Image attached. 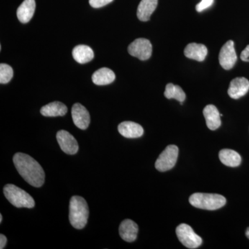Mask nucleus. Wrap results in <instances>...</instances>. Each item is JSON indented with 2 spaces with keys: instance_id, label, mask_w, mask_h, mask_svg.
I'll return each mask as SVG.
<instances>
[{
  "instance_id": "f8f14e48",
  "label": "nucleus",
  "mask_w": 249,
  "mask_h": 249,
  "mask_svg": "<svg viewBox=\"0 0 249 249\" xmlns=\"http://www.w3.org/2000/svg\"><path fill=\"white\" fill-rule=\"evenodd\" d=\"M119 133L125 138H139L143 134V128L142 126L132 121H124L119 124Z\"/></svg>"
},
{
  "instance_id": "1a4fd4ad",
  "label": "nucleus",
  "mask_w": 249,
  "mask_h": 249,
  "mask_svg": "<svg viewBox=\"0 0 249 249\" xmlns=\"http://www.w3.org/2000/svg\"><path fill=\"white\" fill-rule=\"evenodd\" d=\"M57 141L62 151L67 155H75L78 151V144L76 139L65 130L58 131Z\"/></svg>"
},
{
  "instance_id": "b1692460",
  "label": "nucleus",
  "mask_w": 249,
  "mask_h": 249,
  "mask_svg": "<svg viewBox=\"0 0 249 249\" xmlns=\"http://www.w3.org/2000/svg\"><path fill=\"white\" fill-rule=\"evenodd\" d=\"M214 0H201L200 2L196 6V10L198 12H201L208 9L213 4Z\"/></svg>"
},
{
  "instance_id": "f3484780",
  "label": "nucleus",
  "mask_w": 249,
  "mask_h": 249,
  "mask_svg": "<svg viewBox=\"0 0 249 249\" xmlns=\"http://www.w3.org/2000/svg\"><path fill=\"white\" fill-rule=\"evenodd\" d=\"M158 0H142L137 9V17L142 22L150 20V16L157 9Z\"/></svg>"
},
{
  "instance_id": "6ab92c4d",
  "label": "nucleus",
  "mask_w": 249,
  "mask_h": 249,
  "mask_svg": "<svg viewBox=\"0 0 249 249\" xmlns=\"http://www.w3.org/2000/svg\"><path fill=\"white\" fill-rule=\"evenodd\" d=\"M67 112V107L65 104L59 101L50 103L43 106L40 109L42 115L47 117L65 116Z\"/></svg>"
},
{
  "instance_id": "f257e3e1",
  "label": "nucleus",
  "mask_w": 249,
  "mask_h": 249,
  "mask_svg": "<svg viewBox=\"0 0 249 249\" xmlns=\"http://www.w3.org/2000/svg\"><path fill=\"white\" fill-rule=\"evenodd\" d=\"M13 160L18 173L31 186L39 188L44 184L45 171L34 158L27 154L18 152L14 155Z\"/></svg>"
},
{
  "instance_id": "9d476101",
  "label": "nucleus",
  "mask_w": 249,
  "mask_h": 249,
  "mask_svg": "<svg viewBox=\"0 0 249 249\" xmlns=\"http://www.w3.org/2000/svg\"><path fill=\"white\" fill-rule=\"evenodd\" d=\"M71 116L75 125L78 128L86 129L90 124L89 111L80 103L73 105L71 109Z\"/></svg>"
},
{
  "instance_id": "423d86ee",
  "label": "nucleus",
  "mask_w": 249,
  "mask_h": 249,
  "mask_svg": "<svg viewBox=\"0 0 249 249\" xmlns=\"http://www.w3.org/2000/svg\"><path fill=\"white\" fill-rule=\"evenodd\" d=\"M178 154V146L174 145H168L156 160V169L160 172H165L171 170L176 164Z\"/></svg>"
},
{
  "instance_id": "2eb2a0df",
  "label": "nucleus",
  "mask_w": 249,
  "mask_h": 249,
  "mask_svg": "<svg viewBox=\"0 0 249 249\" xmlns=\"http://www.w3.org/2000/svg\"><path fill=\"white\" fill-rule=\"evenodd\" d=\"M184 54L188 58L202 62L207 55L208 49L206 46L201 44L191 43L185 48Z\"/></svg>"
},
{
  "instance_id": "c85d7f7f",
  "label": "nucleus",
  "mask_w": 249,
  "mask_h": 249,
  "mask_svg": "<svg viewBox=\"0 0 249 249\" xmlns=\"http://www.w3.org/2000/svg\"><path fill=\"white\" fill-rule=\"evenodd\" d=\"M2 215H1V214H0V222H2Z\"/></svg>"
},
{
  "instance_id": "7ed1b4c3",
  "label": "nucleus",
  "mask_w": 249,
  "mask_h": 249,
  "mask_svg": "<svg viewBox=\"0 0 249 249\" xmlns=\"http://www.w3.org/2000/svg\"><path fill=\"white\" fill-rule=\"evenodd\" d=\"M189 202L197 209L214 211L223 207L227 199L220 195L197 193L190 196Z\"/></svg>"
},
{
  "instance_id": "aec40b11",
  "label": "nucleus",
  "mask_w": 249,
  "mask_h": 249,
  "mask_svg": "<svg viewBox=\"0 0 249 249\" xmlns=\"http://www.w3.org/2000/svg\"><path fill=\"white\" fill-rule=\"evenodd\" d=\"M73 58L77 62L80 64L88 63L93 60L94 57V53L91 48L89 46L87 45H78L72 52Z\"/></svg>"
},
{
  "instance_id": "bb28decb",
  "label": "nucleus",
  "mask_w": 249,
  "mask_h": 249,
  "mask_svg": "<svg viewBox=\"0 0 249 249\" xmlns=\"http://www.w3.org/2000/svg\"><path fill=\"white\" fill-rule=\"evenodd\" d=\"M6 242H7V239L5 237V235L1 234V235H0V249H4L5 246L6 245Z\"/></svg>"
},
{
  "instance_id": "ddd939ff",
  "label": "nucleus",
  "mask_w": 249,
  "mask_h": 249,
  "mask_svg": "<svg viewBox=\"0 0 249 249\" xmlns=\"http://www.w3.org/2000/svg\"><path fill=\"white\" fill-rule=\"evenodd\" d=\"M138 231V225L130 219H124L119 227V234L121 238L127 242H132L136 240Z\"/></svg>"
},
{
  "instance_id": "a878e982",
  "label": "nucleus",
  "mask_w": 249,
  "mask_h": 249,
  "mask_svg": "<svg viewBox=\"0 0 249 249\" xmlns=\"http://www.w3.org/2000/svg\"><path fill=\"white\" fill-rule=\"evenodd\" d=\"M240 58L245 62H249V45L247 46L241 53Z\"/></svg>"
},
{
  "instance_id": "dca6fc26",
  "label": "nucleus",
  "mask_w": 249,
  "mask_h": 249,
  "mask_svg": "<svg viewBox=\"0 0 249 249\" xmlns=\"http://www.w3.org/2000/svg\"><path fill=\"white\" fill-rule=\"evenodd\" d=\"M36 10L35 0H24L18 7L17 16L19 22L26 24L31 20Z\"/></svg>"
},
{
  "instance_id": "cd10ccee",
  "label": "nucleus",
  "mask_w": 249,
  "mask_h": 249,
  "mask_svg": "<svg viewBox=\"0 0 249 249\" xmlns=\"http://www.w3.org/2000/svg\"><path fill=\"white\" fill-rule=\"evenodd\" d=\"M246 235H247V237L249 239V228L247 229V231H246Z\"/></svg>"
},
{
  "instance_id": "6e6552de",
  "label": "nucleus",
  "mask_w": 249,
  "mask_h": 249,
  "mask_svg": "<svg viewBox=\"0 0 249 249\" xmlns=\"http://www.w3.org/2000/svg\"><path fill=\"white\" fill-rule=\"evenodd\" d=\"M237 54L232 40L224 44L219 54V61L221 66L226 70H231L237 61Z\"/></svg>"
},
{
  "instance_id": "20e7f679",
  "label": "nucleus",
  "mask_w": 249,
  "mask_h": 249,
  "mask_svg": "<svg viewBox=\"0 0 249 249\" xmlns=\"http://www.w3.org/2000/svg\"><path fill=\"white\" fill-rule=\"evenodd\" d=\"M4 194L8 201L16 207L32 209L35 206L34 198L14 184L6 185L4 187Z\"/></svg>"
},
{
  "instance_id": "4468645a",
  "label": "nucleus",
  "mask_w": 249,
  "mask_h": 249,
  "mask_svg": "<svg viewBox=\"0 0 249 249\" xmlns=\"http://www.w3.org/2000/svg\"><path fill=\"white\" fill-rule=\"evenodd\" d=\"M203 114L206 119V124L211 130H215L221 125V114L213 105L205 107Z\"/></svg>"
},
{
  "instance_id": "412c9836",
  "label": "nucleus",
  "mask_w": 249,
  "mask_h": 249,
  "mask_svg": "<svg viewBox=\"0 0 249 249\" xmlns=\"http://www.w3.org/2000/svg\"><path fill=\"white\" fill-rule=\"evenodd\" d=\"M219 157L223 164L232 168L239 166L242 161L241 156L237 152L230 149L221 150L219 153Z\"/></svg>"
},
{
  "instance_id": "393cba45",
  "label": "nucleus",
  "mask_w": 249,
  "mask_h": 249,
  "mask_svg": "<svg viewBox=\"0 0 249 249\" xmlns=\"http://www.w3.org/2000/svg\"><path fill=\"white\" fill-rule=\"evenodd\" d=\"M113 0H89V1L91 7L98 9V8H101L103 6H106V5L109 4Z\"/></svg>"
},
{
  "instance_id": "a211bd4d",
  "label": "nucleus",
  "mask_w": 249,
  "mask_h": 249,
  "mask_svg": "<svg viewBox=\"0 0 249 249\" xmlns=\"http://www.w3.org/2000/svg\"><path fill=\"white\" fill-rule=\"evenodd\" d=\"M115 73L107 67H103L93 73V83L97 85H107L113 83L115 80Z\"/></svg>"
},
{
  "instance_id": "4be33fe9",
  "label": "nucleus",
  "mask_w": 249,
  "mask_h": 249,
  "mask_svg": "<svg viewBox=\"0 0 249 249\" xmlns=\"http://www.w3.org/2000/svg\"><path fill=\"white\" fill-rule=\"evenodd\" d=\"M164 95L168 99L174 98L179 101L181 105L186 99V93L183 89L178 85H173L172 83H168L165 87Z\"/></svg>"
},
{
  "instance_id": "f03ea898",
  "label": "nucleus",
  "mask_w": 249,
  "mask_h": 249,
  "mask_svg": "<svg viewBox=\"0 0 249 249\" xmlns=\"http://www.w3.org/2000/svg\"><path fill=\"white\" fill-rule=\"evenodd\" d=\"M89 208L84 198L80 196H72L70 204V223L76 229H83L88 223Z\"/></svg>"
},
{
  "instance_id": "9b49d317",
  "label": "nucleus",
  "mask_w": 249,
  "mask_h": 249,
  "mask_svg": "<svg viewBox=\"0 0 249 249\" xmlns=\"http://www.w3.org/2000/svg\"><path fill=\"white\" fill-rule=\"evenodd\" d=\"M249 90V81L247 78H236L231 82L228 93L231 98L238 99L245 96Z\"/></svg>"
},
{
  "instance_id": "5701e85b",
  "label": "nucleus",
  "mask_w": 249,
  "mask_h": 249,
  "mask_svg": "<svg viewBox=\"0 0 249 249\" xmlns=\"http://www.w3.org/2000/svg\"><path fill=\"white\" fill-rule=\"evenodd\" d=\"M14 76V70L12 67L7 64L1 63L0 65V83L6 84L12 79Z\"/></svg>"
},
{
  "instance_id": "39448f33",
  "label": "nucleus",
  "mask_w": 249,
  "mask_h": 249,
  "mask_svg": "<svg viewBox=\"0 0 249 249\" xmlns=\"http://www.w3.org/2000/svg\"><path fill=\"white\" fill-rule=\"evenodd\" d=\"M178 240L188 249H196L202 244V239L194 232L189 225L181 224L176 229Z\"/></svg>"
},
{
  "instance_id": "0eeeda50",
  "label": "nucleus",
  "mask_w": 249,
  "mask_h": 249,
  "mask_svg": "<svg viewBox=\"0 0 249 249\" xmlns=\"http://www.w3.org/2000/svg\"><path fill=\"white\" fill-rule=\"evenodd\" d=\"M128 52L132 56L141 60H146L151 57V42L145 38H138L132 42L128 47Z\"/></svg>"
}]
</instances>
